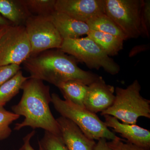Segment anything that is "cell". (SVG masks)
<instances>
[{"label":"cell","instance_id":"1","mask_svg":"<svg viewBox=\"0 0 150 150\" xmlns=\"http://www.w3.org/2000/svg\"><path fill=\"white\" fill-rule=\"evenodd\" d=\"M77 62L60 49H53L30 56L23 64L30 77L46 81L56 87L70 80L79 81L89 86L100 77L81 69Z\"/></svg>","mask_w":150,"mask_h":150},{"label":"cell","instance_id":"2","mask_svg":"<svg viewBox=\"0 0 150 150\" xmlns=\"http://www.w3.org/2000/svg\"><path fill=\"white\" fill-rule=\"evenodd\" d=\"M21 89L23 91L21 99L11 109L13 113L23 116L24 119L16 124L14 129L19 131L25 127L34 130L41 129L61 137L59 124L49 107L51 103L50 87L43 81L29 77Z\"/></svg>","mask_w":150,"mask_h":150},{"label":"cell","instance_id":"3","mask_svg":"<svg viewBox=\"0 0 150 150\" xmlns=\"http://www.w3.org/2000/svg\"><path fill=\"white\" fill-rule=\"evenodd\" d=\"M141 85L137 80L126 88L117 87L113 103L100 114L111 115L128 124H137L140 117L150 119V101L141 96Z\"/></svg>","mask_w":150,"mask_h":150},{"label":"cell","instance_id":"4","mask_svg":"<svg viewBox=\"0 0 150 150\" xmlns=\"http://www.w3.org/2000/svg\"><path fill=\"white\" fill-rule=\"evenodd\" d=\"M51 103L56 111L62 117L75 123L90 139L113 140L117 136L110 131L96 113L61 99L56 93L51 95Z\"/></svg>","mask_w":150,"mask_h":150},{"label":"cell","instance_id":"5","mask_svg":"<svg viewBox=\"0 0 150 150\" xmlns=\"http://www.w3.org/2000/svg\"><path fill=\"white\" fill-rule=\"evenodd\" d=\"M60 49L91 69L98 70L102 68L112 75L120 71L119 65L88 36L63 39Z\"/></svg>","mask_w":150,"mask_h":150},{"label":"cell","instance_id":"6","mask_svg":"<svg viewBox=\"0 0 150 150\" xmlns=\"http://www.w3.org/2000/svg\"><path fill=\"white\" fill-rule=\"evenodd\" d=\"M144 0H104V13L113 21L127 39L144 36L142 9Z\"/></svg>","mask_w":150,"mask_h":150},{"label":"cell","instance_id":"7","mask_svg":"<svg viewBox=\"0 0 150 150\" xmlns=\"http://www.w3.org/2000/svg\"><path fill=\"white\" fill-rule=\"evenodd\" d=\"M24 26L31 46L30 56L61 48L63 39L50 16H31L27 19Z\"/></svg>","mask_w":150,"mask_h":150},{"label":"cell","instance_id":"8","mask_svg":"<svg viewBox=\"0 0 150 150\" xmlns=\"http://www.w3.org/2000/svg\"><path fill=\"white\" fill-rule=\"evenodd\" d=\"M31 49L24 25L8 26L0 38V67L19 65L31 55Z\"/></svg>","mask_w":150,"mask_h":150},{"label":"cell","instance_id":"9","mask_svg":"<svg viewBox=\"0 0 150 150\" xmlns=\"http://www.w3.org/2000/svg\"><path fill=\"white\" fill-rule=\"evenodd\" d=\"M56 11L86 23L104 13V0H56Z\"/></svg>","mask_w":150,"mask_h":150},{"label":"cell","instance_id":"10","mask_svg":"<svg viewBox=\"0 0 150 150\" xmlns=\"http://www.w3.org/2000/svg\"><path fill=\"white\" fill-rule=\"evenodd\" d=\"M115 88L107 84L100 76L88 86L85 99V108L96 113L103 112L111 106L115 99Z\"/></svg>","mask_w":150,"mask_h":150},{"label":"cell","instance_id":"11","mask_svg":"<svg viewBox=\"0 0 150 150\" xmlns=\"http://www.w3.org/2000/svg\"><path fill=\"white\" fill-rule=\"evenodd\" d=\"M56 119L61 138L68 150H95L94 140L87 137L74 122L62 116Z\"/></svg>","mask_w":150,"mask_h":150},{"label":"cell","instance_id":"12","mask_svg":"<svg viewBox=\"0 0 150 150\" xmlns=\"http://www.w3.org/2000/svg\"><path fill=\"white\" fill-rule=\"evenodd\" d=\"M104 123L108 128L119 133L121 137L131 144L150 149V131L137 126L121 123L117 118L109 115H104Z\"/></svg>","mask_w":150,"mask_h":150},{"label":"cell","instance_id":"13","mask_svg":"<svg viewBox=\"0 0 150 150\" xmlns=\"http://www.w3.org/2000/svg\"><path fill=\"white\" fill-rule=\"evenodd\" d=\"M62 39L79 38L89 32L88 25L61 12L55 11L50 16Z\"/></svg>","mask_w":150,"mask_h":150},{"label":"cell","instance_id":"14","mask_svg":"<svg viewBox=\"0 0 150 150\" xmlns=\"http://www.w3.org/2000/svg\"><path fill=\"white\" fill-rule=\"evenodd\" d=\"M0 14L13 25H24L31 16L21 0H0Z\"/></svg>","mask_w":150,"mask_h":150},{"label":"cell","instance_id":"15","mask_svg":"<svg viewBox=\"0 0 150 150\" xmlns=\"http://www.w3.org/2000/svg\"><path fill=\"white\" fill-rule=\"evenodd\" d=\"M57 87L61 91L65 100L79 107L85 108V99L88 86L76 80H70L62 83Z\"/></svg>","mask_w":150,"mask_h":150},{"label":"cell","instance_id":"16","mask_svg":"<svg viewBox=\"0 0 150 150\" xmlns=\"http://www.w3.org/2000/svg\"><path fill=\"white\" fill-rule=\"evenodd\" d=\"M87 36L98 45L108 56H114L123 48L124 40L104 33L90 30Z\"/></svg>","mask_w":150,"mask_h":150},{"label":"cell","instance_id":"17","mask_svg":"<svg viewBox=\"0 0 150 150\" xmlns=\"http://www.w3.org/2000/svg\"><path fill=\"white\" fill-rule=\"evenodd\" d=\"M86 23L90 30L110 34L119 38L124 41L128 39L118 25L105 13L95 17Z\"/></svg>","mask_w":150,"mask_h":150},{"label":"cell","instance_id":"18","mask_svg":"<svg viewBox=\"0 0 150 150\" xmlns=\"http://www.w3.org/2000/svg\"><path fill=\"white\" fill-rule=\"evenodd\" d=\"M29 78L21 70L0 86V106H4L18 93L23 83Z\"/></svg>","mask_w":150,"mask_h":150},{"label":"cell","instance_id":"19","mask_svg":"<svg viewBox=\"0 0 150 150\" xmlns=\"http://www.w3.org/2000/svg\"><path fill=\"white\" fill-rule=\"evenodd\" d=\"M31 15L49 16L56 11V0H21Z\"/></svg>","mask_w":150,"mask_h":150},{"label":"cell","instance_id":"20","mask_svg":"<svg viewBox=\"0 0 150 150\" xmlns=\"http://www.w3.org/2000/svg\"><path fill=\"white\" fill-rule=\"evenodd\" d=\"M19 117L13 112L6 110L4 106H0V141L5 140L10 136L12 130L10 126Z\"/></svg>","mask_w":150,"mask_h":150},{"label":"cell","instance_id":"21","mask_svg":"<svg viewBox=\"0 0 150 150\" xmlns=\"http://www.w3.org/2000/svg\"><path fill=\"white\" fill-rule=\"evenodd\" d=\"M39 150H69L62 138L45 131L43 138L38 141Z\"/></svg>","mask_w":150,"mask_h":150},{"label":"cell","instance_id":"22","mask_svg":"<svg viewBox=\"0 0 150 150\" xmlns=\"http://www.w3.org/2000/svg\"><path fill=\"white\" fill-rule=\"evenodd\" d=\"M108 145L112 150H150L131 144L118 137L115 139L107 142Z\"/></svg>","mask_w":150,"mask_h":150},{"label":"cell","instance_id":"23","mask_svg":"<svg viewBox=\"0 0 150 150\" xmlns=\"http://www.w3.org/2000/svg\"><path fill=\"white\" fill-rule=\"evenodd\" d=\"M19 65L11 64L0 67V86L21 70Z\"/></svg>","mask_w":150,"mask_h":150},{"label":"cell","instance_id":"24","mask_svg":"<svg viewBox=\"0 0 150 150\" xmlns=\"http://www.w3.org/2000/svg\"><path fill=\"white\" fill-rule=\"evenodd\" d=\"M142 22L144 31V36L149 38L150 33V1H144L142 9Z\"/></svg>","mask_w":150,"mask_h":150},{"label":"cell","instance_id":"25","mask_svg":"<svg viewBox=\"0 0 150 150\" xmlns=\"http://www.w3.org/2000/svg\"><path fill=\"white\" fill-rule=\"evenodd\" d=\"M35 131L33 130L27 134L23 138V144L20 148L19 150H35L33 149L31 144L30 142L31 139L35 135Z\"/></svg>","mask_w":150,"mask_h":150},{"label":"cell","instance_id":"26","mask_svg":"<svg viewBox=\"0 0 150 150\" xmlns=\"http://www.w3.org/2000/svg\"><path fill=\"white\" fill-rule=\"evenodd\" d=\"M95 150H112L108 146L106 140L101 139L96 143Z\"/></svg>","mask_w":150,"mask_h":150},{"label":"cell","instance_id":"27","mask_svg":"<svg viewBox=\"0 0 150 150\" xmlns=\"http://www.w3.org/2000/svg\"><path fill=\"white\" fill-rule=\"evenodd\" d=\"M149 48L148 45H144L142 46H137V47H135V48H133L132 50H131L130 54H129V56H134V55H136L139 53L140 51H142L146 50V48L148 49Z\"/></svg>","mask_w":150,"mask_h":150},{"label":"cell","instance_id":"28","mask_svg":"<svg viewBox=\"0 0 150 150\" xmlns=\"http://www.w3.org/2000/svg\"><path fill=\"white\" fill-rule=\"evenodd\" d=\"M13 25L10 22L0 14V26H10Z\"/></svg>","mask_w":150,"mask_h":150},{"label":"cell","instance_id":"29","mask_svg":"<svg viewBox=\"0 0 150 150\" xmlns=\"http://www.w3.org/2000/svg\"><path fill=\"white\" fill-rule=\"evenodd\" d=\"M8 26H0V38L5 33Z\"/></svg>","mask_w":150,"mask_h":150}]
</instances>
